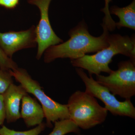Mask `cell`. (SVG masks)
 Masks as SVG:
<instances>
[{
  "instance_id": "1",
  "label": "cell",
  "mask_w": 135,
  "mask_h": 135,
  "mask_svg": "<svg viewBox=\"0 0 135 135\" xmlns=\"http://www.w3.org/2000/svg\"><path fill=\"white\" fill-rule=\"evenodd\" d=\"M103 32L99 37L90 34L88 26L84 21L70 30V38L65 42L48 48L44 52V61L50 63L57 59L69 58L77 59L86 54L97 52L109 45V31L102 26Z\"/></svg>"
},
{
  "instance_id": "2",
  "label": "cell",
  "mask_w": 135,
  "mask_h": 135,
  "mask_svg": "<svg viewBox=\"0 0 135 135\" xmlns=\"http://www.w3.org/2000/svg\"><path fill=\"white\" fill-rule=\"evenodd\" d=\"M109 45L92 55H85L80 58L71 60L74 67L85 69L89 75H98L101 72L110 73L113 70L109 66L113 57L118 54H122L130 57L135 62L134 36L130 38L119 34L109 35Z\"/></svg>"
},
{
  "instance_id": "3",
  "label": "cell",
  "mask_w": 135,
  "mask_h": 135,
  "mask_svg": "<svg viewBox=\"0 0 135 135\" xmlns=\"http://www.w3.org/2000/svg\"><path fill=\"white\" fill-rule=\"evenodd\" d=\"M69 119L79 128L88 129L103 123L108 112L95 97L87 92L77 90L70 97L67 104Z\"/></svg>"
},
{
  "instance_id": "4",
  "label": "cell",
  "mask_w": 135,
  "mask_h": 135,
  "mask_svg": "<svg viewBox=\"0 0 135 135\" xmlns=\"http://www.w3.org/2000/svg\"><path fill=\"white\" fill-rule=\"evenodd\" d=\"M11 73L27 93L33 95L40 103L46 118V127L51 128L52 123L69 119L67 105L59 103L47 95L38 82L33 80L25 69L18 67L13 71L11 70Z\"/></svg>"
},
{
  "instance_id": "5",
  "label": "cell",
  "mask_w": 135,
  "mask_h": 135,
  "mask_svg": "<svg viewBox=\"0 0 135 135\" xmlns=\"http://www.w3.org/2000/svg\"><path fill=\"white\" fill-rule=\"evenodd\" d=\"M96 81L114 95L130 99L135 95V62L130 59L121 62L118 70L108 76L97 75Z\"/></svg>"
},
{
  "instance_id": "6",
  "label": "cell",
  "mask_w": 135,
  "mask_h": 135,
  "mask_svg": "<svg viewBox=\"0 0 135 135\" xmlns=\"http://www.w3.org/2000/svg\"><path fill=\"white\" fill-rule=\"evenodd\" d=\"M76 71L84 83L85 92L101 100L107 111L114 116H127L135 119V107L131 99L118 101L106 88L94 80L92 75L88 77L81 68H77Z\"/></svg>"
},
{
  "instance_id": "7",
  "label": "cell",
  "mask_w": 135,
  "mask_h": 135,
  "mask_svg": "<svg viewBox=\"0 0 135 135\" xmlns=\"http://www.w3.org/2000/svg\"><path fill=\"white\" fill-rule=\"evenodd\" d=\"M51 0H27L32 5H36L40 10V18L36 27V41L38 46L36 58L40 59L48 48L63 42L53 31L49 16V10Z\"/></svg>"
},
{
  "instance_id": "8",
  "label": "cell",
  "mask_w": 135,
  "mask_h": 135,
  "mask_svg": "<svg viewBox=\"0 0 135 135\" xmlns=\"http://www.w3.org/2000/svg\"><path fill=\"white\" fill-rule=\"evenodd\" d=\"M36 45V27L35 26L20 31L0 32V47L9 58L12 59L14 53L18 51L35 47Z\"/></svg>"
},
{
  "instance_id": "9",
  "label": "cell",
  "mask_w": 135,
  "mask_h": 135,
  "mask_svg": "<svg viewBox=\"0 0 135 135\" xmlns=\"http://www.w3.org/2000/svg\"><path fill=\"white\" fill-rule=\"evenodd\" d=\"M27 94L21 84L12 83L3 95L4 98L6 120L8 123L17 121L21 118L20 104L23 97Z\"/></svg>"
},
{
  "instance_id": "10",
  "label": "cell",
  "mask_w": 135,
  "mask_h": 135,
  "mask_svg": "<svg viewBox=\"0 0 135 135\" xmlns=\"http://www.w3.org/2000/svg\"><path fill=\"white\" fill-rule=\"evenodd\" d=\"M22 101L21 118L27 127H31L42 123L45 114L41 105L36 99L27 94L23 97Z\"/></svg>"
},
{
  "instance_id": "11",
  "label": "cell",
  "mask_w": 135,
  "mask_h": 135,
  "mask_svg": "<svg viewBox=\"0 0 135 135\" xmlns=\"http://www.w3.org/2000/svg\"><path fill=\"white\" fill-rule=\"evenodd\" d=\"M110 13L118 16L119 22L116 23L118 29L126 27L135 29V0L129 5L123 8L112 6L109 9Z\"/></svg>"
},
{
  "instance_id": "12",
  "label": "cell",
  "mask_w": 135,
  "mask_h": 135,
  "mask_svg": "<svg viewBox=\"0 0 135 135\" xmlns=\"http://www.w3.org/2000/svg\"><path fill=\"white\" fill-rule=\"evenodd\" d=\"M54 123L53 130L48 135H65L70 133H80L79 128L70 119L61 120Z\"/></svg>"
},
{
  "instance_id": "13",
  "label": "cell",
  "mask_w": 135,
  "mask_h": 135,
  "mask_svg": "<svg viewBox=\"0 0 135 135\" xmlns=\"http://www.w3.org/2000/svg\"><path fill=\"white\" fill-rule=\"evenodd\" d=\"M46 123H42L35 128L26 131H16L10 129L5 126L0 128V135H39L44 130Z\"/></svg>"
},
{
  "instance_id": "14",
  "label": "cell",
  "mask_w": 135,
  "mask_h": 135,
  "mask_svg": "<svg viewBox=\"0 0 135 135\" xmlns=\"http://www.w3.org/2000/svg\"><path fill=\"white\" fill-rule=\"evenodd\" d=\"M11 70L0 69V94L3 95L13 83Z\"/></svg>"
},
{
  "instance_id": "15",
  "label": "cell",
  "mask_w": 135,
  "mask_h": 135,
  "mask_svg": "<svg viewBox=\"0 0 135 135\" xmlns=\"http://www.w3.org/2000/svg\"><path fill=\"white\" fill-rule=\"evenodd\" d=\"M18 68L16 63L6 55L0 47V69L13 71Z\"/></svg>"
},
{
  "instance_id": "16",
  "label": "cell",
  "mask_w": 135,
  "mask_h": 135,
  "mask_svg": "<svg viewBox=\"0 0 135 135\" xmlns=\"http://www.w3.org/2000/svg\"><path fill=\"white\" fill-rule=\"evenodd\" d=\"M112 0H105V7L101 9V11L105 14V17L103 18V23L107 27H111L115 25V22L112 18L109 11V3Z\"/></svg>"
},
{
  "instance_id": "17",
  "label": "cell",
  "mask_w": 135,
  "mask_h": 135,
  "mask_svg": "<svg viewBox=\"0 0 135 135\" xmlns=\"http://www.w3.org/2000/svg\"><path fill=\"white\" fill-rule=\"evenodd\" d=\"M6 120V112L3 95L0 94V126H3Z\"/></svg>"
},
{
  "instance_id": "18",
  "label": "cell",
  "mask_w": 135,
  "mask_h": 135,
  "mask_svg": "<svg viewBox=\"0 0 135 135\" xmlns=\"http://www.w3.org/2000/svg\"><path fill=\"white\" fill-rule=\"evenodd\" d=\"M19 0H0V6L9 9L15 8L18 5Z\"/></svg>"
}]
</instances>
